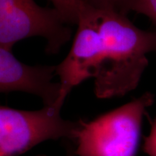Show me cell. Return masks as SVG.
<instances>
[{"label":"cell","instance_id":"cell-1","mask_svg":"<svg viewBox=\"0 0 156 156\" xmlns=\"http://www.w3.org/2000/svg\"><path fill=\"white\" fill-rule=\"evenodd\" d=\"M77 30L69 53L56 65L62 90L69 93L94 79L99 98L122 97L137 87L156 53V32L136 27L126 15L80 2Z\"/></svg>","mask_w":156,"mask_h":156},{"label":"cell","instance_id":"cell-2","mask_svg":"<svg viewBox=\"0 0 156 156\" xmlns=\"http://www.w3.org/2000/svg\"><path fill=\"white\" fill-rule=\"evenodd\" d=\"M153 102L154 95L147 92L119 108L85 122L75 140V155L136 156L143 116Z\"/></svg>","mask_w":156,"mask_h":156},{"label":"cell","instance_id":"cell-3","mask_svg":"<svg viewBox=\"0 0 156 156\" xmlns=\"http://www.w3.org/2000/svg\"><path fill=\"white\" fill-rule=\"evenodd\" d=\"M64 101L36 111L0 108V156H19L50 140H76L85 122L61 116Z\"/></svg>","mask_w":156,"mask_h":156},{"label":"cell","instance_id":"cell-4","mask_svg":"<svg viewBox=\"0 0 156 156\" xmlns=\"http://www.w3.org/2000/svg\"><path fill=\"white\" fill-rule=\"evenodd\" d=\"M56 8L38 6L34 0H0V46L12 49L15 43L34 36L47 41L46 51L57 54L72 38Z\"/></svg>","mask_w":156,"mask_h":156},{"label":"cell","instance_id":"cell-5","mask_svg":"<svg viewBox=\"0 0 156 156\" xmlns=\"http://www.w3.org/2000/svg\"><path fill=\"white\" fill-rule=\"evenodd\" d=\"M56 66H30L17 60L12 49L0 46V91L30 93L42 99L44 106L64 101L67 95L60 83L52 80Z\"/></svg>","mask_w":156,"mask_h":156},{"label":"cell","instance_id":"cell-6","mask_svg":"<svg viewBox=\"0 0 156 156\" xmlns=\"http://www.w3.org/2000/svg\"><path fill=\"white\" fill-rule=\"evenodd\" d=\"M132 11L146 15L156 25V0H124L123 15Z\"/></svg>","mask_w":156,"mask_h":156},{"label":"cell","instance_id":"cell-7","mask_svg":"<svg viewBox=\"0 0 156 156\" xmlns=\"http://www.w3.org/2000/svg\"><path fill=\"white\" fill-rule=\"evenodd\" d=\"M59 12L67 24L77 25L79 20V0H49Z\"/></svg>","mask_w":156,"mask_h":156},{"label":"cell","instance_id":"cell-8","mask_svg":"<svg viewBox=\"0 0 156 156\" xmlns=\"http://www.w3.org/2000/svg\"><path fill=\"white\" fill-rule=\"evenodd\" d=\"M95 8L116 12L122 14L124 0H79ZM123 15V14H122Z\"/></svg>","mask_w":156,"mask_h":156},{"label":"cell","instance_id":"cell-9","mask_svg":"<svg viewBox=\"0 0 156 156\" xmlns=\"http://www.w3.org/2000/svg\"><path fill=\"white\" fill-rule=\"evenodd\" d=\"M143 150L149 156H156V119L152 121L151 132L145 137Z\"/></svg>","mask_w":156,"mask_h":156},{"label":"cell","instance_id":"cell-10","mask_svg":"<svg viewBox=\"0 0 156 156\" xmlns=\"http://www.w3.org/2000/svg\"><path fill=\"white\" fill-rule=\"evenodd\" d=\"M66 151H67L66 156H76L75 153V150L73 149V147H72L71 146L69 145V144L67 145ZM37 156H46V155H37Z\"/></svg>","mask_w":156,"mask_h":156}]
</instances>
